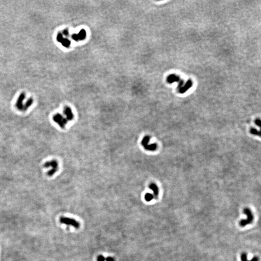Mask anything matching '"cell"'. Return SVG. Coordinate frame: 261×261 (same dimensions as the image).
Masks as SVG:
<instances>
[{"mask_svg": "<svg viewBox=\"0 0 261 261\" xmlns=\"http://www.w3.org/2000/svg\"><path fill=\"white\" fill-rule=\"evenodd\" d=\"M243 213L247 216V219H241L239 222V225L241 227H245L248 224L252 223L254 219V216L251 210L247 207L243 210Z\"/></svg>", "mask_w": 261, "mask_h": 261, "instance_id": "obj_1", "label": "cell"}, {"mask_svg": "<svg viewBox=\"0 0 261 261\" xmlns=\"http://www.w3.org/2000/svg\"><path fill=\"white\" fill-rule=\"evenodd\" d=\"M59 222L61 223L72 226L76 229H78L80 227V223L73 219L62 217L59 219Z\"/></svg>", "mask_w": 261, "mask_h": 261, "instance_id": "obj_2", "label": "cell"}, {"mask_svg": "<svg viewBox=\"0 0 261 261\" xmlns=\"http://www.w3.org/2000/svg\"><path fill=\"white\" fill-rule=\"evenodd\" d=\"M54 122L57 123L62 128H64L68 120L64 118L62 115L57 114L53 117Z\"/></svg>", "mask_w": 261, "mask_h": 261, "instance_id": "obj_3", "label": "cell"}, {"mask_svg": "<svg viewBox=\"0 0 261 261\" xmlns=\"http://www.w3.org/2000/svg\"><path fill=\"white\" fill-rule=\"evenodd\" d=\"M46 167L51 168L48 172V175L52 176L53 175L58 169V164L56 160H52L51 162H48L46 164Z\"/></svg>", "mask_w": 261, "mask_h": 261, "instance_id": "obj_4", "label": "cell"}, {"mask_svg": "<svg viewBox=\"0 0 261 261\" xmlns=\"http://www.w3.org/2000/svg\"><path fill=\"white\" fill-rule=\"evenodd\" d=\"M25 98V94L24 93H21L19 96L16 103L17 108L21 111H23L24 105H23V101Z\"/></svg>", "mask_w": 261, "mask_h": 261, "instance_id": "obj_5", "label": "cell"}, {"mask_svg": "<svg viewBox=\"0 0 261 261\" xmlns=\"http://www.w3.org/2000/svg\"><path fill=\"white\" fill-rule=\"evenodd\" d=\"M63 112L66 116V119L68 120H72L74 118V114L71 109L69 107H65L64 109Z\"/></svg>", "mask_w": 261, "mask_h": 261, "instance_id": "obj_6", "label": "cell"}, {"mask_svg": "<svg viewBox=\"0 0 261 261\" xmlns=\"http://www.w3.org/2000/svg\"><path fill=\"white\" fill-rule=\"evenodd\" d=\"M149 188L153 192L154 198L157 199L159 195V188L158 186L154 183H152L149 185Z\"/></svg>", "mask_w": 261, "mask_h": 261, "instance_id": "obj_7", "label": "cell"}, {"mask_svg": "<svg viewBox=\"0 0 261 261\" xmlns=\"http://www.w3.org/2000/svg\"><path fill=\"white\" fill-rule=\"evenodd\" d=\"M240 259L241 261H259V259L258 257L255 256L250 260H248L247 258V254L245 253H242L240 255Z\"/></svg>", "mask_w": 261, "mask_h": 261, "instance_id": "obj_8", "label": "cell"}, {"mask_svg": "<svg viewBox=\"0 0 261 261\" xmlns=\"http://www.w3.org/2000/svg\"><path fill=\"white\" fill-rule=\"evenodd\" d=\"M144 147L145 149L147 150H149V151H154V150H156L157 148V145L156 143H153L152 144H147V145L145 146Z\"/></svg>", "mask_w": 261, "mask_h": 261, "instance_id": "obj_9", "label": "cell"}, {"mask_svg": "<svg viewBox=\"0 0 261 261\" xmlns=\"http://www.w3.org/2000/svg\"><path fill=\"white\" fill-rule=\"evenodd\" d=\"M77 34L79 40H84L86 37V31L84 29H82L81 30H80V31L79 32V33Z\"/></svg>", "mask_w": 261, "mask_h": 261, "instance_id": "obj_10", "label": "cell"}, {"mask_svg": "<svg viewBox=\"0 0 261 261\" xmlns=\"http://www.w3.org/2000/svg\"><path fill=\"white\" fill-rule=\"evenodd\" d=\"M34 102V100L32 98H29V99L27 102H26L25 103V105H24V108H23V111H26V110L29 108V107L30 106H31L33 104Z\"/></svg>", "mask_w": 261, "mask_h": 261, "instance_id": "obj_11", "label": "cell"}, {"mask_svg": "<svg viewBox=\"0 0 261 261\" xmlns=\"http://www.w3.org/2000/svg\"><path fill=\"white\" fill-rule=\"evenodd\" d=\"M61 43L65 47H69L70 45H71V41H70V40L67 38H63V39L62 40V41H61Z\"/></svg>", "mask_w": 261, "mask_h": 261, "instance_id": "obj_12", "label": "cell"}, {"mask_svg": "<svg viewBox=\"0 0 261 261\" xmlns=\"http://www.w3.org/2000/svg\"><path fill=\"white\" fill-rule=\"evenodd\" d=\"M150 136H148V135H147V136H145L142 139V142H141V144L142 145V146L143 147H144L145 146L147 145V144H148L149 143V141H150Z\"/></svg>", "mask_w": 261, "mask_h": 261, "instance_id": "obj_13", "label": "cell"}, {"mask_svg": "<svg viewBox=\"0 0 261 261\" xmlns=\"http://www.w3.org/2000/svg\"><path fill=\"white\" fill-rule=\"evenodd\" d=\"M154 198V196L152 194L147 193L145 195V199L147 202H150Z\"/></svg>", "mask_w": 261, "mask_h": 261, "instance_id": "obj_14", "label": "cell"}, {"mask_svg": "<svg viewBox=\"0 0 261 261\" xmlns=\"http://www.w3.org/2000/svg\"><path fill=\"white\" fill-rule=\"evenodd\" d=\"M250 133L252 134L253 135H258L259 136H261V133L260 131H258V130L254 128H252L250 130Z\"/></svg>", "mask_w": 261, "mask_h": 261, "instance_id": "obj_15", "label": "cell"}, {"mask_svg": "<svg viewBox=\"0 0 261 261\" xmlns=\"http://www.w3.org/2000/svg\"><path fill=\"white\" fill-rule=\"evenodd\" d=\"M63 34H61V33H59L57 36V41L61 43V41H62V40L63 39Z\"/></svg>", "mask_w": 261, "mask_h": 261, "instance_id": "obj_16", "label": "cell"}, {"mask_svg": "<svg viewBox=\"0 0 261 261\" xmlns=\"http://www.w3.org/2000/svg\"><path fill=\"white\" fill-rule=\"evenodd\" d=\"M105 257L101 255L98 256L97 259V261H105Z\"/></svg>", "mask_w": 261, "mask_h": 261, "instance_id": "obj_17", "label": "cell"}, {"mask_svg": "<svg viewBox=\"0 0 261 261\" xmlns=\"http://www.w3.org/2000/svg\"><path fill=\"white\" fill-rule=\"evenodd\" d=\"M72 37L73 38V39L74 40H75V41H78V36H77V34H73L72 36Z\"/></svg>", "mask_w": 261, "mask_h": 261, "instance_id": "obj_18", "label": "cell"}, {"mask_svg": "<svg viewBox=\"0 0 261 261\" xmlns=\"http://www.w3.org/2000/svg\"><path fill=\"white\" fill-rule=\"evenodd\" d=\"M255 124L256 125H257L258 126H259V127H261V121L260 119L258 118V119H256L255 120Z\"/></svg>", "mask_w": 261, "mask_h": 261, "instance_id": "obj_19", "label": "cell"}, {"mask_svg": "<svg viewBox=\"0 0 261 261\" xmlns=\"http://www.w3.org/2000/svg\"><path fill=\"white\" fill-rule=\"evenodd\" d=\"M106 261H115L114 259L111 257H108L105 259Z\"/></svg>", "mask_w": 261, "mask_h": 261, "instance_id": "obj_20", "label": "cell"}, {"mask_svg": "<svg viewBox=\"0 0 261 261\" xmlns=\"http://www.w3.org/2000/svg\"><path fill=\"white\" fill-rule=\"evenodd\" d=\"M63 34L64 35L68 36L69 35V32L68 31V29H64L63 32Z\"/></svg>", "mask_w": 261, "mask_h": 261, "instance_id": "obj_21", "label": "cell"}]
</instances>
